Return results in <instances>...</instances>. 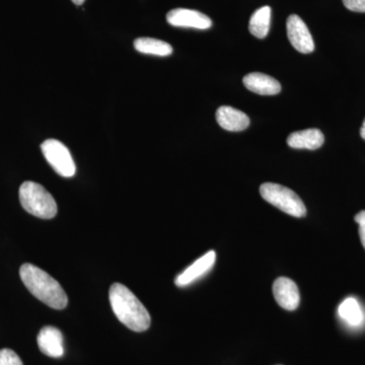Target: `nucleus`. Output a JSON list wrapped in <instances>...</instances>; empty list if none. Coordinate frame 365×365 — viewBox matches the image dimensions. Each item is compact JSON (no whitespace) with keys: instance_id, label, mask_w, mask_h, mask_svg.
Masks as SVG:
<instances>
[{"instance_id":"6e6552de","label":"nucleus","mask_w":365,"mask_h":365,"mask_svg":"<svg viewBox=\"0 0 365 365\" xmlns=\"http://www.w3.org/2000/svg\"><path fill=\"white\" fill-rule=\"evenodd\" d=\"M273 294L276 302L282 309L294 311L299 306V287L294 281L289 278L280 277L274 281Z\"/></svg>"},{"instance_id":"412c9836","label":"nucleus","mask_w":365,"mask_h":365,"mask_svg":"<svg viewBox=\"0 0 365 365\" xmlns=\"http://www.w3.org/2000/svg\"><path fill=\"white\" fill-rule=\"evenodd\" d=\"M85 1L86 0H72V2H73L74 4H76V6H81V4Z\"/></svg>"},{"instance_id":"6ab92c4d","label":"nucleus","mask_w":365,"mask_h":365,"mask_svg":"<svg viewBox=\"0 0 365 365\" xmlns=\"http://www.w3.org/2000/svg\"><path fill=\"white\" fill-rule=\"evenodd\" d=\"M355 222L359 223L360 241L365 249V210L360 211L359 215L355 216Z\"/></svg>"},{"instance_id":"39448f33","label":"nucleus","mask_w":365,"mask_h":365,"mask_svg":"<svg viewBox=\"0 0 365 365\" xmlns=\"http://www.w3.org/2000/svg\"><path fill=\"white\" fill-rule=\"evenodd\" d=\"M41 150L47 162L59 176L71 178L76 175V163L63 143L56 139H48L42 143Z\"/></svg>"},{"instance_id":"f03ea898","label":"nucleus","mask_w":365,"mask_h":365,"mask_svg":"<svg viewBox=\"0 0 365 365\" xmlns=\"http://www.w3.org/2000/svg\"><path fill=\"white\" fill-rule=\"evenodd\" d=\"M20 276L34 297L52 309H66L68 304L66 292L49 274L32 264H24L20 269Z\"/></svg>"},{"instance_id":"9b49d317","label":"nucleus","mask_w":365,"mask_h":365,"mask_svg":"<svg viewBox=\"0 0 365 365\" xmlns=\"http://www.w3.org/2000/svg\"><path fill=\"white\" fill-rule=\"evenodd\" d=\"M216 121L225 130L239 132L248 128L250 118L230 106H222L216 112Z\"/></svg>"},{"instance_id":"4468645a","label":"nucleus","mask_w":365,"mask_h":365,"mask_svg":"<svg viewBox=\"0 0 365 365\" xmlns=\"http://www.w3.org/2000/svg\"><path fill=\"white\" fill-rule=\"evenodd\" d=\"M271 7L263 6L257 9L250 19V33L258 39H264L270 29Z\"/></svg>"},{"instance_id":"20e7f679","label":"nucleus","mask_w":365,"mask_h":365,"mask_svg":"<svg viewBox=\"0 0 365 365\" xmlns=\"http://www.w3.org/2000/svg\"><path fill=\"white\" fill-rule=\"evenodd\" d=\"M260 194L264 200L287 215L297 218L307 215V208L302 199L287 187L265 182L260 187Z\"/></svg>"},{"instance_id":"dca6fc26","label":"nucleus","mask_w":365,"mask_h":365,"mask_svg":"<svg viewBox=\"0 0 365 365\" xmlns=\"http://www.w3.org/2000/svg\"><path fill=\"white\" fill-rule=\"evenodd\" d=\"M338 313L345 323L352 327L361 325L364 319V312L359 302L353 297H348L340 304Z\"/></svg>"},{"instance_id":"a211bd4d","label":"nucleus","mask_w":365,"mask_h":365,"mask_svg":"<svg viewBox=\"0 0 365 365\" xmlns=\"http://www.w3.org/2000/svg\"><path fill=\"white\" fill-rule=\"evenodd\" d=\"M346 9L355 13H365V0H342Z\"/></svg>"},{"instance_id":"7ed1b4c3","label":"nucleus","mask_w":365,"mask_h":365,"mask_svg":"<svg viewBox=\"0 0 365 365\" xmlns=\"http://www.w3.org/2000/svg\"><path fill=\"white\" fill-rule=\"evenodd\" d=\"M21 206L26 212L43 220H51L57 215V204L51 194L35 182H25L19 191Z\"/></svg>"},{"instance_id":"1a4fd4ad","label":"nucleus","mask_w":365,"mask_h":365,"mask_svg":"<svg viewBox=\"0 0 365 365\" xmlns=\"http://www.w3.org/2000/svg\"><path fill=\"white\" fill-rule=\"evenodd\" d=\"M216 255L215 251H209L208 253L200 257L198 260L194 262L188 268L185 269L180 275L177 276L175 283L177 287H185L191 284L194 281L205 275L215 265Z\"/></svg>"},{"instance_id":"ddd939ff","label":"nucleus","mask_w":365,"mask_h":365,"mask_svg":"<svg viewBox=\"0 0 365 365\" xmlns=\"http://www.w3.org/2000/svg\"><path fill=\"white\" fill-rule=\"evenodd\" d=\"M325 143V136L319 129L312 128L294 132L287 138V144L295 150H316Z\"/></svg>"},{"instance_id":"f257e3e1","label":"nucleus","mask_w":365,"mask_h":365,"mask_svg":"<svg viewBox=\"0 0 365 365\" xmlns=\"http://www.w3.org/2000/svg\"><path fill=\"white\" fill-rule=\"evenodd\" d=\"M109 299L115 316L127 328L134 332H144L150 328V313L125 285L114 283L110 288Z\"/></svg>"},{"instance_id":"423d86ee","label":"nucleus","mask_w":365,"mask_h":365,"mask_svg":"<svg viewBox=\"0 0 365 365\" xmlns=\"http://www.w3.org/2000/svg\"><path fill=\"white\" fill-rule=\"evenodd\" d=\"M287 36L290 44L302 54H309L314 50V43L304 21L297 14L287 19Z\"/></svg>"},{"instance_id":"0eeeda50","label":"nucleus","mask_w":365,"mask_h":365,"mask_svg":"<svg viewBox=\"0 0 365 365\" xmlns=\"http://www.w3.org/2000/svg\"><path fill=\"white\" fill-rule=\"evenodd\" d=\"M170 25L180 28H193L198 30H207L212 26V21L206 14L193 9H176L167 14Z\"/></svg>"},{"instance_id":"aec40b11","label":"nucleus","mask_w":365,"mask_h":365,"mask_svg":"<svg viewBox=\"0 0 365 365\" xmlns=\"http://www.w3.org/2000/svg\"><path fill=\"white\" fill-rule=\"evenodd\" d=\"M360 135H361L362 138L365 140V119L364 124H362L361 129H360Z\"/></svg>"},{"instance_id":"2eb2a0df","label":"nucleus","mask_w":365,"mask_h":365,"mask_svg":"<svg viewBox=\"0 0 365 365\" xmlns=\"http://www.w3.org/2000/svg\"><path fill=\"white\" fill-rule=\"evenodd\" d=\"M136 51L143 54L157 55V56H169L173 53V47L165 41L153 38H138L134 41Z\"/></svg>"},{"instance_id":"9d476101","label":"nucleus","mask_w":365,"mask_h":365,"mask_svg":"<svg viewBox=\"0 0 365 365\" xmlns=\"http://www.w3.org/2000/svg\"><path fill=\"white\" fill-rule=\"evenodd\" d=\"M37 342L41 351L47 356L58 359L63 355V336L55 327H44L38 335Z\"/></svg>"},{"instance_id":"f8f14e48","label":"nucleus","mask_w":365,"mask_h":365,"mask_svg":"<svg viewBox=\"0 0 365 365\" xmlns=\"http://www.w3.org/2000/svg\"><path fill=\"white\" fill-rule=\"evenodd\" d=\"M249 91L261 96H274L280 93L281 86L275 78L261 72H253L242 79Z\"/></svg>"},{"instance_id":"f3484780","label":"nucleus","mask_w":365,"mask_h":365,"mask_svg":"<svg viewBox=\"0 0 365 365\" xmlns=\"http://www.w3.org/2000/svg\"><path fill=\"white\" fill-rule=\"evenodd\" d=\"M0 365H24L19 355L11 349L0 350Z\"/></svg>"}]
</instances>
